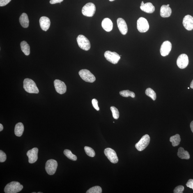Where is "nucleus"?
Segmentation results:
<instances>
[{"mask_svg": "<svg viewBox=\"0 0 193 193\" xmlns=\"http://www.w3.org/2000/svg\"><path fill=\"white\" fill-rule=\"evenodd\" d=\"M23 189V186L17 181H12L7 184L4 188L6 193H17L20 192Z\"/></svg>", "mask_w": 193, "mask_h": 193, "instance_id": "2", "label": "nucleus"}, {"mask_svg": "<svg viewBox=\"0 0 193 193\" xmlns=\"http://www.w3.org/2000/svg\"><path fill=\"white\" fill-rule=\"evenodd\" d=\"M3 127L1 124H0V131H1L3 130Z\"/></svg>", "mask_w": 193, "mask_h": 193, "instance_id": "39", "label": "nucleus"}, {"mask_svg": "<svg viewBox=\"0 0 193 193\" xmlns=\"http://www.w3.org/2000/svg\"><path fill=\"white\" fill-rule=\"evenodd\" d=\"M186 185L193 190V179H189L186 184Z\"/></svg>", "mask_w": 193, "mask_h": 193, "instance_id": "36", "label": "nucleus"}, {"mask_svg": "<svg viewBox=\"0 0 193 193\" xmlns=\"http://www.w3.org/2000/svg\"><path fill=\"white\" fill-rule=\"evenodd\" d=\"M40 23L41 29L44 31H47L51 25L50 19L46 17H42L40 19Z\"/></svg>", "mask_w": 193, "mask_h": 193, "instance_id": "18", "label": "nucleus"}, {"mask_svg": "<svg viewBox=\"0 0 193 193\" xmlns=\"http://www.w3.org/2000/svg\"><path fill=\"white\" fill-rule=\"evenodd\" d=\"M110 109L112 112L113 118L115 119H118L120 116V113L118 109L114 106H112L110 108Z\"/></svg>", "mask_w": 193, "mask_h": 193, "instance_id": "31", "label": "nucleus"}, {"mask_svg": "<svg viewBox=\"0 0 193 193\" xmlns=\"http://www.w3.org/2000/svg\"><path fill=\"white\" fill-rule=\"evenodd\" d=\"M190 128L191 131L193 133V121L191 122L190 124Z\"/></svg>", "mask_w": 193, "mask_h": 193, "instance_id": "38", "label": "nucleus"}, {"mask_svg": "<svg viewBox=\"0 0 193 193\" xmlns=\"http://www.w3.org/2000/svg\"><path fill=\"white\" fill-rule=\"evenodd\" d=\"M183 24L186 29L191 31L193 29V17L190 15H187L184 17Z\"/></svg>", "mask_w": 193, "mask_h": 193, "instance_id": "15", "label": "nucleus"}, {"mask_svg": "<svg viewBox=\"0 0 193 193\" xmlns=\"http://www.w3.org/2000/svg\"><path fill=\"white\" fill-rule=\"evenodd\" d=\"M38 193H42V192H38Z\"/></svg>", "mask_w": 193, "mask_h": 193, "instance_id": "43", "label": "nucleus"}, {"mask_svg": "<svg viewBox=\"0 0 193 193\" xmlns=\"http://www.w3.org/2000/svg\"><path fill=\"white\" fill-rule=\"evenodd\" d=\"M32 193H36V192H32Z\"/></svg>", "mask_w": 193, "mask_h": 193, "instance_id": "44", "label": "nucleus"}, {"mask_svg": "<svg viewBox=\"0 0 193 193\" xmlns=\"http://www.w3.org/2000/svg\"><path fill=\"white\" fill-rule=\"evenodd\" d=\"M137 28L141 33H145L149 29V25L148 21L143 17H140L137 21Z\"/></svg>", "mask_w": 193, "mask_h": 193, "instance_id": "9", "label": "nucleus"}, {"mask_svg": "<svg viewBox=\"0 0 193 193\" xmlns=\"http://www.w3.org/2000/svg\"><path fill=\"white\" fill-rule=\"evenodd\" d=\"M104 56L108 61L113 64H117L121 58V56L117 53L109 51H106L104 53Z\"/></svg>", "mask_w": 193, "mask_h": 193, "instance_id": "8", "label": "nucleus"}, {"mask_svg": "<svg viewBox=\"0 0 193 193\" xmlns=\"http://www.w3.org/2000/svg\"><path fill=\"white\" fill-rule=\"evenodd\" d=\"M145 93L147 95L150 97L153 101H155L156 98V93L151 88H147L145 91Z\"/></svg>", "mask_w": 193, "mask_h": 193, "instance_id": "28", "label": "nucleus"}, {"mask_svg": "<svg viewBox=\"0 0 193 193\" xmlns=\"http://www.w3.org/2000/svg\"><path fill=\"white\" fill-rule=\"evenodd\" d=\"M58 166V163L55 160L51 159L46 163L45 169L49 175H52L55 173Z\"/></svg>", "mask_w": 193, "mask_h": 193, "instance_id": "6", "label": "nucleus"}, {"mask_svg": "<svg viewBox=\"0 0 193 193\" xmlns=\"http://www.w3.org/2000/svg\"><path fill=\"white\" fill-rule=\"evenodd\" d=\"M170 140L172 143L173 146H178L180 144L181 141L180 136L179 134H176L175 136H171L170 138Z\"/></svg>", "mask_w": 193, "mask_h": 193, "instance_id": "25", "label": "nucleus"}, {"mask_svg": "<svg viewBox=\"0 0 193 193\" xmlns=\"http://www.w3.org/2000/svg\"><path fill=\"white\" fill-rule=\"evenodd\" d=\"M19 22L23 27L27 28L29 26V20L27 14L23 13L19 19Z\"/></svg>", "mask_w": 193, "mask_h": 193, "instance_id": "21", "label": "nucleus"}, {"mask_svg": "<svg viewBox=\"0 0 193 193\" xmlns=\"http://www.w3.org/2000/svg\"><path fill=\"white\" fill-rule=\"evenodd\" d=\"M190 87L191 88H192V89H193V80L191 82V84H190Z\"/></svg>", "mask_w": 193, "mask_h": 193, "instance_id": "40", "label": "nucleus"}, {"mask_svg": "<svg viewBox=\"0 0 193 193\" xmlns=\"http://www.w3.org/2000/svg\"><path fill=\"white\" fill-rule=\"evenodd\" d=\"M172 47V45L170 42L167 40L164 41L161 46L160 49L161 56L165 57L168 55L171 52Z\"/></svg>", "mask_w": 193, "mask_h": 193, "instance_id": "14", "label": "nucleus"}, {"mask_svg": "<svg viewBox=\"0 0 193 193\" xmlns=\"http://www.w3.org/2000/svg\"><path fill=\"white\" fill-rule=\"evenodd\" d=\"M24 131V126L22 123H19L15 125V133L16 136L18 137H21L22 136Z\"/></svg>", "mask_w": 193, "mask_h": 193, "instance_id": "23", "label": "nucleus"}, {"mask_svg": "<svg viewBox=\"0 0 193 193\" xmlns=\"http://www.w3.org/2000/svg\"><path fill=\"white\" fill-rule=\"evenodd\" d=\"M102 189L99 186H95L91 188L87 191V193H101Z\"/></svg>", "mask_w": 193, "mask_h": 193, "instance_id": "29", "label": "nucleus"}, {"mask_svg": "<svg viewBox=\"0 0 193 193\" xmlns=\"http://www.w3.org/2000/svg\"><path fill=\"white\" fill-rule=\"evenodd\" d=\"M23 88L25 91L30 93L38 94L39 91L35 82L29 79H24L23 81Z\"/></svg>", "mask_w": 193, "mask_h": 193, "instance_id": "1", "label": "nucleus"}, {"mask_svg": "<svg viewBox=\"0 0 193 193\" xmlns=\"http://www.w3.org/2000/svg\"><path fill=\"white\" fill-rule=\"evenodd\" d=\"M120 95L122 96L125 97H131L133 98L135 97V93L134 92L129 91L128 90H123L120 92Z\"/></svg>", "mask_w": 193, "mask_h": 193, "instance_id": "27", "label": "nucleus"}, {"mask_svg": "<svg viewBox=\"0 0 193 193\" xmlns=\"http://www.w3.org/2000/svg\"><path fill=\"white\" fill-rule=\"evenodd\" d=\"M54 84L56 91L59 94H63L66 92L67 87L64 82L58 79H56Z\"/></svg>", "mask_w": 193, "mask_h": 193, "instance_id": "13", "label": "nucleus"}, {"mask_svg": "<svg viewBox=\"0 0 193 193\" xmlns=\"http://www.w3.org/2000/svg\"><path fill=\"white\" fill-rule=\"evenodd\" d=\"M172 13V10L169 6L164 5L161 7L160 15L163 18H167L170 16Z\"/></svg>", "mask_w": 193, "mask_h": 193, "instance_id": "20", "label": "nucleus"}, {"mask_svg": "<svg viewBox=\"0 0 193 193\" xmlns=\"http://www.w3.org/2000/svg\"><path fill=\"white\" fill-rule=\"evenodd\" d=\"M79 74L81 79L86 82L93 83L95 81V77L90 71L83 69L79 71Z\"/></svg>", "mask_w": 193, "mask_h": 193, "instance_id": "4", "label": "nucleus"}, {"mask_svg": "<svg viewBox=\"0 0 193 193\" xmlns=\"http://www.w3.org/2000/svg\"><path fill=\"white\" fill-rule=\"evenodd\" d=\"M84 149L87 155L88 156L92 157L95 156V152L92 148L89 147L85 146Z\"/></svg>", "mask_w": 193, "mask_h": 193, "instance_id": "30", "label": "nucleus"}, {"mask_svg": "<svg viewBox=\"0 0 193 193\" xmlns=\"http://www.w3.org/2000/svg\"><path fill=\"white\" fill-rule=\"evenodd\" d=\"M178 155L179 158L182 159L189 160L190 159V155L189 152L184 150V148L182 147L178 149Z\"/></svg>", "mask_w": 193, "mask_h": 193, "instance_id": "22", "label": "nucleus"}, {"mask_svg": "<svg viewBox=\"0 0 193 193\" xmlns=\"http://www.w3.org/2000/svg\"><path fill=\"white\" fill-rule=\"evenodd\" d=\"M21 50L26 56H28L30 54V48L29 45L25 41L21 42Z\"/></svg>", "mask_w": 193, "mask_h": 193, "instance_id": "24", "label": "nucleus"}, {"mask_svg": "<svg viewBox=\"0 0 193 193\" xmlns=\"http://www.w3.org/2000/svg\"><path fill=\"white\" fill-rule=\"evenodd\" d=\"M64 1V0H50V3L51 4H56L58 3H61Z\"/></svg>", "mask_w": 193, "mask_h": 193, "instance_id": "37", "label": "nucleus"}, {"mask_svg": "<svg viewBox=\"0 0 193 193\" xmlns=\"http://www.w3.org/2000/svg\"><path fill=\"white\" fill-rule=\"evenodd\" d=\"M167 6H170V5H169V4H167Z\"/></svg>", "mask_w": 193, "mask_h": 193, "instance_id": "42", "label": "nucleus"}, {"mask_svg": "<svg viewBox=\"0 0 193 193\" xmlns=\"http://www.w3.org/2000/svg\"><path fill=\"white\" fill-rule=\"evenodd\" d=\"M184 190V187L183 186L180 185L176 187L173 191L175 193H182Z\"/></svg>", "mask_w": 193, "mask_h": 193, "instance_id": "32", "label": "nucleus"}, {"mask_svg": "<svg viewBox=\"0 0 193 193\" xmlns=\"http://www.w3.org/2000/svg\"><path fill=\"white\" fill-rule=\"evenodd\" d=\"M7 159L6 154L2 150H0V162H4Z\"/></svg>", "mask_w": 193, "mask_h": 193, "instance_id": "33", "label": "nucleus"}, {"mask_svg": "<svg viewBox=\"0 0 193 193\" xmlns=\"http://www.w3.org/2000/svg\"><path fill=\"white\" fill-rule=\"evenodd\" d=\"M11 0H0V6L3 7L8 4Z\"/></svg>", "mask_w": 193, "mask_h": 193, "instance_id": "35", "label": "nucleus"}, {"mask_svg": "<svg viewBox=\"0 0 193 193\" xmlns=\"http://www.w3.org/2000/svg\"><path fill=\"white\" fill-rule=\"evenodd\" d=\"M77 43L81 49L88 51L91 48V43L89 40L83 35H79L77 38Z\"/></svg>", "mask_w": 193, "mask_h": 193, "instance_id": "3", "label": "nucleus"}, {"mask_svg": "<svg viewBox=\"0 0 193 193\" xmlns=\"http://www.w3.org/2000/svg\"><path fill=\"white\" fill-rule=\"evenodd\" d=\"M189 87L188 88V89H189Z\"/></svg>", "mask_w": 193, "mask_h": 193, "instance_id": "45", "label": "nucleus"}, {"mask_svg": "<svg viewBox=\"0 0 193 193\" xmlns=\"http://www.w3.org/2000/svg\"><path fill=\"white\" fill-rule=\"evenodd\" d=\"M64 154L67 158L70 160L76 161L77 160V157L76 155L72 153L71 151L69 150H65L64 151Z\"/></svg>", "mask_w": 193, "mask_h": 193, "instance_id": "26", "label": "nucleus"}, {"mask_svg": "<svg viewBox=\"0 0 193 193\" xmlns=\"http://www.w3.org/2000/svg\"><path fill=\"white\" fill-rule=\"evenodd\" d=\"M95 5L92 3H88L83 7L82 12L83 15L85 16L92 17L95 15Z\"/></svg>", "mask_w": 193, "mask_h": 193, "instance_id": "5", "label": "nucleus"}, {"mask_svg": "<svg viewBox=\"0 0 193 193\" xmlns=\"http://www.w3.org/2000/svg\"><path fill=\"white\" fill-rule=\"evenodd\" d=\"M38 149L37 148H34L28 150L26 155L28 157V162L30 164L34 163L38 160Z\"/></svg>", "mask_w": 193, "mask_h": 193, "instance_id": "12", "label": "nucleus"}, {"mask_svg": "<svg viewBox=\"0 0 193 193\" xmlns=\"http://www.w3.org/2000/svg\"><path fill=\"white\" fill-rule=\"evenodd\" d=\"M104 153L106 156L111 162L116 164L118 161V159L116 152L111 148H108L104 150Z\"/></svg>", "mask_w": 193, "mask_h": 193, "instance_id": "10", "label": "nucleus"}, {"mask_svg": "<svg viewBox=\"0 0 193 193\" xmlns=\"http://www.w3.org/2000/svg\"><path fill=\"white\" fill-rule=\"evenodd\" d=\"M109 1H115V0H109Z\"/></svg>", "mask_w": 193, "mask_h": 193, "instance_id": "41", "label": "nucleus"}, {"mask_svg": "<svg viewBox=\"0 0 193 193\" xmlns=\"http://www.w3.org/2000/svg\"><path fill=\"white\" fill-rule=\"evenodd\" d=\"M150 141V138L148 134L143 136L139 142L136 144V148L139 151H142L149 144Z\"/></svg>", "mask_w": 193, "mask_h": 193, "instance_id": "7", "label": "nucleus"}, {"mask_svg": "<svg viewBox=\"0 0 193 193\" xmlns=\"http://www.w3.org/2000/svg\"><path fill=\"white\" fill-rule=\"evenodd\" d=\"M92 104L93 106L95 109L97 111L100 110V108L98 106V101L95 99H93L92 101Z\"/></svg>", "mask_w": 193, "mask_h": 193, "instance_id": "34", "label": "nucleus"}, {"mask_svg": "<svg viewBox=\"0 0 193 193\" xmlns=\"http://www.w3.org/2000/svg\"><path fill=\"white\" fill-rule=\"evenodd\" d=\"M140 9L143 11L148 13H153L155 11V7L152 3L150 2L144 3L143 1H142Z\"/></svg>", "mask_w": 193, "mask_h": 193, "instance_id": "17", "label": "nucleus"}, {"mask_svg": "<svg viewBox=\"0 0 193 193\" xmlns=\"http://www.w3.org/2000/svg\"><path fill=\"white\" fill-rule=\"evenodd\" d=\"M189 59L187 54H182L179 56L177 60V65L180 69H184L188 65Z\"/></svg>", "mask_w": 193, "mask_h": 193, "instance_id": "11", "label": "nucleus"}, {"mask_svg": "<svg viewBox=\"0 0 193 193\" xmlns=\"http://www.w3.org/2000/svg\"><path fill=\"white\" fill-rule=\"evenodd\" d=\"M117 24L118 29L122 34L125 35L128 32V27L126 22L122 18H118L117 20Z\"/></svg>", "mask_w": 193, "mask_h": 193, "instance_id": "16", "label": "nucleus"}, {"mask_svg": "<svg viewBox=\"0 0 193 193\" xmlns=\"http://www.w3.org/2000/svg\"><path fill=\"white\" fill-rule=\"evenodd\" d=\"M102 26L106 31L110 32L113 29V24L112 21L109 18H104L102 21Z\"/></svg>", "mask_w": 193, "mask_h": 193, "instance_id": "19", "label": "nucleus"}]
</instances>
